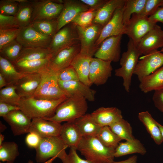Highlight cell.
<instances>
[{
	"instance_id": "cell-5",
	"label": "cell",
	"mask_w": 163,
	"mask_h": 163,
	"mask_svg": "<svg viewBox=\"0 0 163 163\" xmlns=\"http://www.w3.org/2000/svg\"><path fill=\"white\" fill-rule=\"evenodd\" d=\"M40 73L41 82L33 97L39 99L53 100L69 96L59 86L58 72L48 68Z\"/></svg>"
},
{
	"instance_id": "cell-8",
	"label": "cell",
	"mask_w": 163,
	"mask_h": 163,
	"mask_svg": "<svg viewBox=\"0 0 163 163\" xmlns=\"http://www.w3.org/2000/svg\"><path fill=\"white\" fill-rule=\"evenodd\" d=\"M31 2L33 8L31 22L36 21L57 19L64 6L62 0H34Z\"/></svg>"
},
{
	"instance_id": "cell-58",
	"label": "cell",
	"mask_w": 163,
	"mask_h": 163,
	"mask_svg": "<svg viewBox=\"0 0 163 163\" xmlns=\"http://www.w3.org/2000/svg\"><path fill=\"white\" fill-rule=\"evenodd\" d=\"M157 124L160 130L163 139V126L157 122Z\"/></svg>"
},
{
	"instance_id": "cell-3",
	"label": "cell",
	"mask_w": 163,
	"mask_h": 163,
	"mask_svg": "<svg viewBox=\"0 0 163 163\" xmlns=\"http://www.w3.org/2000/svg\"><path fill=\"white\" fill-rule=\"evenodd\" d=\"M68 97L66 96L53 100L39 99L33 97L21 98L18 106L31 119L37 118H49L54 115L57 107Z\"/></svg>"
},
{
	"instance_id": "cell-52",
	"label": "cell",
	"mask_w": 163,
	"mask_h": 163,
	"mask_svg": "<svg viewBox=\"0 0 163 163\" xmlns=\"http://www.w3.org/2000/svg\"><path fill=\"white\" fill-rule=\"evenodd\" d=\"M20 110L18 106L0 101V116L3 117L10 112Z\"/></svg>"
},
{
	"instance_id": "cell-39",
	"label": "cell",
	"mask_w": 163,
	"mask_h": 163,
	"mask_svg": "<svg viewBox=\"0 0 163 163\" xmlns=\"http://www.w3.org/2000/svg\"><path fill=\"white\" fill-rule=\"evenodd\" d=\"M30 25L41 34L51 37L57 32V19L36 21Z\"/></svg>"
},
{
	"instance_id": "cell-48",
	"label": "cell",
	"mask_w": 163,
	"mask_h": 163,
	"mask_svg": "<svg viewBox=\"0 0 163 163\" xmlns=\"http://www.w3.org/2000/svg\"><path fill=\"white\" fill-rule=\"evenodd\" d=\"M76 149L70 148L69 152L62 161V163H93L86 159L81 158L78 155Z\"/></svg>"
},
{
	"instance_id": "cell-45",
	"label": "cell",
	"mask_w": 163,
	"mask_h": 163,
	"mask_svg": "<svg viewBox=\"0 0 163 163\" xmlns=\"http://www.w3.org/2000/svg\"><path fill=\"white\" fill-rule=\"evenodd\" d=\"M163 5V0H147L142 11L138 15L142 17H149L160 6Z\"/></svg>"
},
{
	"instance_id": "cell-19",
	"label": "cell",
	"mask_w": 163,
	"mask_h": 163,
	"mask_svg": "<svg viewBox=\"0 0 163 163\" xmlns=\"http://www.w3.org/2000/svg\"><path fill=\"white\" fill-rule=\"evenodd\" d=\"M3 118L10 126L14 135L29 133L31 119L20 110L11 111Z\"/></svg>"
},
{
	"instance_id": "cell-36",
	"label": "cell",
	"mask_w": 163,
	"mask_h": 163,
	"mask_svg": "<svg viewBox=\"0 0 163 163\" xmlns=\"http://www.w3.org/2000/svg\"><path fill=\"white\" fill-rule=\"evenodd\" d=\"M109 126L121 140L130 141L135 139L133 135L132 129L130 124L123 118L112 123Z\"/></svg>"
},
{
	"instance_id": "cell-61",
	"label": "cell",
	"mask_w": 163,
	"mask_h": 163,
	"mask_svg": "<svg viewBox=\"0 0 163 163\" xmlns=\"http://www.w3.org/2000/svg\"><path fill=\"white\" fill-rule=\"evenodd\" d=\"M161 53H163V47L161 48V50L160 51Z\"/></svg>"
},
{
	"instance_id": "cell-50",
	"label": "cell",
	"mask_w": 163,
	"mask_h": 163,
	"mask_svg": "<svg viewBox=\"0 0 163 163\" xmlns=\"http://www.w3.org/2000/svg\"><path fill=\"white\" fill-rule=\"evenodd\" d=\"M152 100L155 107L162 112L163 110V88L155 91Z\"/></svg>"
},
{
	"instance_id": "cell-42",
	"label": "cell",
	"mask_w": 163,
	"mask_h": 163,
	"mask_svg": "<svg viewBox=\"0 0 163 163\" xmlns=\"http://www.w3.org/2000/svg\"><path fill=\"white\" fill-rule=\"evenodd\" d=\"M98 10L89 9L79 13L71 23L75 26L84 27L89 26L93 23Z\"/></svg>"
},
{
	"instance_id": "cell-34",
	"label": "cell",
	"mask_w": 163,
	"mask_h": 163,
	"mask_svg": "<svg viewBox=\"0 0 163 163\" xmlns=\"http://www.w3.org/2000/svg\"><path fill=\"white\" fill-rule=\"evenodd\" d=\"M50 57H53V55L48 48L23 47L15 62L39 60Z\"/></svg>"
},
{
	"instance_id": "cell-41",
	"label": "cell",
	"mask_w": 163,
	"mask_h": 163,
	"mask_svg": "<svg viewBox=\"0 0 163 163\" xmlns=\"http://www.w3.org/2000/svg\"><path fill=\"white\" fill-rule=\"evenodd\" d=\"M21 98L14 85H9L0 89V101L18 106Z\"/></svg>"
},
{
	"instance_id": "cell-49",
	"label": "cell",
	"mask_w": 163,
	"mask_h": 163,
	"mask_svg": "<svg viewBox=\"0 0 163 163\" xmlns=\"http://www.w3.org/2000/svg\"><path fill=\"white\" fill-rule=\"evenodd\" d=\"M41 139L37 134L33 132H29L26 136L25 142L29 147L35 149L40 144Z\"/></svg>"
},
{
	"instance_id": "cell-12",
	"label": "cell",
	"mask_w": 163,
	"mask_h": 163,
	"mask_svg": "<svg viewBox=\"0 0 163 163\" xmlns=\"http://www.w3.org/2000/svg\"><path fill=\"white\" fill-rule=\"evenodd\" d=\"M52 38L41 34L29 25L21 28L16 40L24 48L48 49Z\"/></svg>"
},
{
	"instance_id": "cell-16",
	"label": "cell",
	"mask_w": 163,
	"mask_h": 163,
	"mask_svg": "<svg viewBox=\"0 0 163 163\" xmlns=\"http://www.w3.org/2000/svg\"><path fill=\"white\" fill-rule=\"evenodd\" d=\"M63 9L57 19V32L70 23L79 13L89 9L80 1L63 0Z\"/></svg>"
},
{
	"instance_id": "cell-35",
	"label": "cell",
	"mask_w": 163,
	"mask_h": 163,
	"mask_svg": "<svg viewBox=\"0 0 163 163\" xmlns=\"http://www.w3.org/2000/svg\"><path fill=\"white\" fill-rule=\"evenodd\" d=\"M147 0H126L123 14V20L125 27L134 14H139L142 11Z\"/></svg>"
},
{
	"instance_id": "cell-23",
	"label": "cell",
	"mask_w": 163,
	"mask_h": 163,
	"mask_svg": "<svg viewBox=\"0 0 163 163\" xmlns=\"http://www.w3.org/2000/svg\"><path fill=\"white\" fill-rule=\"evenodd\" d=\"M92 120L101 127L108 126L123 118L121 111L116 107H100L89 114Z\"/></svg>"
},
{
	"instance_id": "cell-29",
	"label": "cell",
	"mask_w": 163,
	"mask_h": 163,
	"mask_svg": "<svg viewBox=\"0 0 163 163\" xmlns=\"http://www.w3.org/2000/svg\"><path fill=\"white\" fill-rule=\"evenodd\" d=\"M138 117L155 142L158 145L161 144L163 142V139L157 121L147 111L139 113Z\"/></svg>"
},
{
	"instance_id": "cell-38",
	"label": "cell",
	"mask_w": 163,
	"mask_h": 163,
	"mask_svg": "<svg viewBox=\"0 0 163 163\" xmlns=\"http://www.w3.org/2000/svg\"><path fill=\"white\" fill-rule=\"evenodd\" d=\"M19 154L18 145L14 142H5L0 145L1 162L14 163Z\"/></svg>"
},
{
	"instance_id": "cell-47",
	"label": "cell",
	"mask_w": 163,
	"mask_h": 163,
	"mask_svg": "<svg viewBox=\"0 0 163 163\" xmlns=\"http://www.w3.org/2000/svg\"><path fill=\"white\" fill-rule=\"evenodd\" d=\"M19 28H20L14 16L5 15L0 14V29Z\"/></svg>"
},
{
	"instance_id": "cell-43",
	"label": "cell",
	"mask_w": 163,
	"mask_h": 163,
	"mask_svg": "<svg viewBox=\"0 0 163 163\" xmlns=\"http://www.w3.org/2000/svg\"><path fill=\"white\" fill-rule=\"evenodd\" d=\"M18 0H2L0 1V14L15 16L19 7Z\"/></svg>"
},
{
	"instance_id": "cell-18",
	"label": "cell",
	"mask_w": 163,
	"mask_h": 163,
	"mask_svg": "<svg viewBox=\"0 0 163 163\" xmlns=\"http://www.w3.org/2000/svg\"><path fill=\"white\" fill-rule=\"evenodd\" d=\"M141 55L147 54L150 52L163 47V30L156 24L140 40L137 45Z\"/></svg>"
},
{
	"instance_id": "cell-51",
	"label": "cell",
	"mask_w": 163,
	"mask_h": 163,
	"mask_svg": "<svg viewBox=\"0 0 163 163\" xmlns=\"http://www.w3.org/2000/svg\"><path fill=\"white\" fill-rule=\"evenodd\" d=\"M107 0H80L83 3L87 5L89 9L98 10L107 1Z\"/></svg>"
},
{
	"instance_id": "cell-31",
	"label": "cell",
	"mask_w": 163,
	"mask_h": 163,
	"mask_svg": "<svg viewBox=\"0 0 163 163\" xmlns=\"http://www.w3.org/2000/svg\"><path fill=\"white\" fill-rule=\"evenodd\" d=\"M74 122L83 137H96L101 127L92 120L88 113L85 114Z\"/></svg>"
},
{
	"instance_id": "cell-10",
	"label": "cell",
	"mask_w": 163,
	"mask_h": 163,
	"mask_svg": "<svg viewBox=\"0 0 163 163\" xmlns=\"http://www.w3.org/2000/svg\"><path fill=\"white\" fill-rule=\"evenodd\" d=\"M156 24L151 21L149 17L134 14L125 27L124 34L127 35L137 46L142 38Z\"/></svg>"
},
{
	"instance_id": "cell-54",
	"label": "cell",
	"mask_w": 163,
	"mask_h": 163,
	"mask_svg": "<svg viewBox=\"0 0 163 163\" xmlns=\"http://www.w3.org/2000/svg\"><path fill=\"white\" fill-rule=\"evenodd\" d=\"M137 160V156L136 155H134L124 160L113 161L112 163H136Z\"/></svg>"
},
{
	"instance_id": "cell-11",
	"label": "cell",
	"mask_w": 163,
	"mask_h": 163,
	"mask_svg": "<svg viewBox=\"0 0 163 163\" xmlns=\"http://www.w3.org/2000/svg\"><path fill=\"white\" fill-rule=\"evenodd\" d=\"M163 65V53L154 50L141 57L139 60L133 74L140 82L145 77L153 73Z\"/></svg>"
},
{
	"instance_id": "cell-20",
	"label": "cell",
	"mask_w": 163,
	"mask_h": 163,
	"mask_svg": "<svg viewBox=\"0 0 163 163\" xmlns=\"http://www.w3.org/2000/svg\"><path fill=\"white\" fill-rule=\"evenodd\" d=\"M62 125L61 123L37 118L32 119L29 132H33L41 138L60 136Z\"/></svg>"
},
{
	"instance_id": "cell-4",
	"label": "cell",
	"mask_w": 163,
	"mask_h": 163,
	"mask_svg": "<svg viewBox=\"0 0 163 163\" xmlns=\"http://www.w3.org/2000/svg\"><path fill=\"white\" fill-rule=\"evenodd\" d=\"M141 55L137 46L129 39L127 50L123 53L120 60L121 67L115 70V75L123 78V85L127 92H129L132 77Z\"/></svg>"
},
{
	"instance_id": "cell-15",
	"label": "cell",
	"mask_w": 163,
	"mask_h": 163,
	"mask_svg": "<svg viewBox=\"0 0 163 163\" xmlns=\"http://www.w3.org/2000/svg\"><path fill=\"white\" fill-rule=\"evenodd\" d=\"M124 6L116 10L110 21L103 27L97 41V47L107 38L124 34L125 26L123 20Z\"/></svg>"
},
{
	"instance_id": "cell-26",
	"label": "cell",
	"mask_w": 163,
	"mask_h": 163,
	"mask_svg": "<svg viewBox=\"0 0 163 163\" xmlns=\"http://www.w3.org/2000/svg\"><path fill=\"white\" fill-rule=\"evenodd\" d=\"M52 57L37 60L20 61L12 64L18 71L23 74L40 73L49 68Z\"/></svg>"
},
{
	"instance_id": "cell-1",
	"label": "cell",
	"mask_w": 163,
	"mask_h": 163,
	"mask_svg": "<svg viewBox=\"0 0 163 163\" xmlns=\"http://www.w3.org/2000/svg\"><path fill=\"white\" fill-rule=\"evenodd\" d=\"M77 150L93 163H112L115 149L107 148L94 136L83 137Z\"/></svg>"
},
{
	"instance_id": "cell-2",
	"label": "cell",
	"mask_w": 163,
	"mask_h": 163,
	"mask_svg": "<svg viewBox=\"0 0 163 163\" xmlns=\"http://www.w3.org/2000/svg\"><path fill=\"white\" fill-rule=\"evenodd\" d=\"M88 108L85 98L79 95H71L59 105L53 116L43 119L60 123L72 121L86 114Z\"/></svg>"
},
{
	"instance_id": "cell-53",
	"label": "cell",
	"mask_w": 163,
	"mask_h": 163,
	"mask_svg": "<svg viewBox=\"0 0 163 163\" xmlns=\"http://www.w3.org/2000/svg\"><path fill=\"white\" fill-rule=\"evenodd\" d=\"M149 18L151 21L156 24L159 22L163 24V5L159 7Z\"/></svg>"
},
{
	"instance_id": "cell-40",
	"label": "cell",
	"mask_w": 163,
	"mask_h": 163,
	"mask_svg": "<svg viewBox=\"0 0 163 163\" xmlns=\"http://www.w3.org/2000/svg\"><path fill=\"white\" fill-rule=\"evenodd\" d=\"M23 48L16 40H15L0 49V56L13 63L17 60Z\"/></svg>"
},
{
	"instance_id": "cell-7",
	"label": "cell",
	"mask_w": 163,
	"mask_h": 163,
	"mask_svg": "<svg viewBox=\"0 0 163 163\" xmlns=\"http://www.w3.org/2000/svg\"><path fill=\"white\" fill-rule=\"evenodd\" d=\"M75 26L80 45V53L93 57L98 48L96 42L103 27L94 23L84 27Z\"/></svg>"
},
{
	"instance_id": "cell-32",
	"label": "cell",
	"mask_w": 163,
	"mask_h": 163,
	"mask_svg": "<svg viewBox=\"0 0 163 163\" xmlns=\"http://www.w3.org/2000/svg\"><path fill=\"white\" fill-rule=\"evenodd\" d=\"M18 0L19 7L14 16L19 27L21 28L30 25L31 23L33 8L31 1Z\"/></svg>"
},
{
	"instance_id": "cell-60",
	"label": "cell",
	"mask_w": 163,
	"mask_h": 163,
	"mask_svg": "<svg viewBox=\"0 0 163 163\" xmlns=\"http://www.w3.org/2000/svg\"><path fill=\"white\" fill-rule=\"evenodd\" d=\"M0 163H13V162H6L5 163H4L3 162H0Z\"/></svg>"
},
{
	"instance_id": "cell-37",
	"label": "cell",
	"mask_w": 163,
	"mask_h": 163,
	"mask_svg": "<svg viewBox=\"0 0 163 163\" xmlns=\"http://www.w3.org/2000/svg\"><path fill=\"white\" fill-rule=\"evenodd\" d=\"M96 137L105 146L114 149L122 140L108 126L101 127Z\"/></svg>"
},
{
	"instance_id": "cell-6",
	"label": "cell",
	"mask_w": 163,
	"mask_h": 163,
	"mask_svg": "<svg viewBox=\"0 0 163 163\" xmlns=\"http://www.w3.org/2000/svg\"><path fill=\"white\" fill-rule=\"evenodd\" d=\"M68 147L59 136L42 138L35 149L36 161L42 163L56 156L62 161L67 155L65 150Z\"/></svg>"
},
{
	"instance_id": "cell-28",
	"label": "cell",
	"mask_w": 163,
	"mask_h": 163,
	"mask_svg": "<svg viewBox=\"0 0 163 163\" xmlns=\"http://www.w3.org/2000/svg\"><path fill=\"white\" fill-rule=\"evenodd\" d=\"M139 87L144 93L163 88V66L144 78L140 82Z\"/></svg>"
},
{
	"instance_id": "cell-17",
	"label": "cell",
	"mask_w": 163,
	"mask_h": 163,
	"mask_svg": "<svg viewBox=\"0 0 163 163\" xmlns=\"http://www.w3.org/2000/svg\"><path fill=\"white\" fill-rule=\"evenodd\" d=\"M80 51V43L62 50L51 58L49 68L56 72H59L71 66Z\"/></svg>"
},
{
	"instance_id": "cell-62",
	"label": "cell",
	"mask_w": 163,
	"mask_h": 163,
	"mask_svg": "<svg viewBox=\"0 0 163 163\" xmlns=\"http://www.w3.org/2000/svg\"><path fill=\"white\" fill-rule=\"evenodd\" d=\"M162 112H163V110L162 111Z\"/></svg>"
},
{
	"instance_id": "cell-9",
	"label": "cell",
	"mask_w": 163,
	"mask_h": 163,
	"mask_svg": "<svg viewBox=\"0 0 163 163\" xmlns=\"http://www.w3.org/2000/svg\"><path fill=\"white\" fill-rule=\"evenodd\" d=\"M79 43L76 26L70 23L54 34L52 38L48 49L53 57L62 50Z\"/></svg>"
},
{
	"instance_id": "cell-57",
	"label": "cell",
	"mask_w": 163,
	"mask_h": 163,
	"mask_svg": "<svg viewBox=\"0 0 163 163\" xmlns=\"http://www.w3.org/2000/svg\"><path fill=\"white\" fill-rule=\"evenodd\" d=\"M7 128L6 126L5 125L3 124L2 121L0 122V133L4 131Z\"/></svg>"
},
{
	"instance_id": "cell-22",
	"label": "cell",
	"mask_w": 163,
	"mask_h": 163,
	"mask_svg": "<svg viewBox=\"0 0 163 163\" xmlns=\"http://www.w3.org/2000/svg\"><path fill=\"white\" fill-rule=\"evenodd\" d=\"M58 82L60 88L69 96L77 95L90 101H94L96 91L80 81L63 82L58 80Z\"/></svg>"
},
{
	"instance_id": "cell-33",
	"label": "cell",
	"mask_w": 163,
	"mask_h": 163,
	"mask_svg": "<svg viewBox=\"0 0 163 163\" xmlns=\"http://www.w3.org/2000/svg\"><path fill=\"white\" fill-rule=\"evenodd\" d=\"M0 74L9 85H14L25 74L19 72L9 61L0 56Z\"/></svg>"
},
{
	"instance_id": "cell-14",
	"label": "cell",
	"mask_w": 163,
	"mask_h": 163,
	"mask_svg": "<svg viewBox=\"0 0 163 163\" xmlns=\"http://www.w3.org/2000/svg\"><path fill=\"white\" fill-rule=\"evenodd\" d=\"M111 62L92 57L89 74L91 83L99 86L105 84L111 76L113 68Z\"/></svg>"
},
{
	"instance_id": "cell-21",
	"label": "cell",
	"mask_w": 163,
	"mask_h": 163,
	"mask_svg": "<svg viewBox=\"0 0 163 163\" xmlns=\"http://www.w3.org/2000/svg\"><path fill=\"white\" fill-rule=\"evenodd\" d=\"M41 80V73L25 74L14 85L21 98L32 97Z\"/></svg>"
},
{
	"instance_id": "cell-25",
	"label": "cell",
	"mask_w": 163,
	"mask_h": 163,
	"mask_svg": "<svg viewBox=\"0 0 163 163\" xmlns=\"http://www.w3.org/2000/svg\"><path fill=\"white\" fill-rule=\"evenodd\" d=\"M59 136L68 147L76 149L83 137L74 121L62 125Z\"/></svg>"
},
{
	"instance_id": "cell-24",
	"label": "cell",
	"mask_w": 163,
	"mask_h": 163,
	"mask_svg": "<svg viewBox=\"0 0 163 163\" xmlns=\"http://www.w3.org/2000/svg\"><path fill=\"white\" fill-rule=\"evenodd\" d=\"M126 0H109L97 11L93 23L103 27L110 20L116 10L123 6Z\"/></svg>"
},
{
	"instance_id": "cell-46",
	"label": "cell",
	"mask_w": 163,
	"mask_h": 163,
	"mask_svg": "<svg viewBox=\"0 0 163 163\" xmlns=\"http://www.w3.org/2000/svg\"><path fill=\"white\" fill-rule=\"evenodd\" d=\"M58 78L63 82L79 81L77 72L71 66L59 72Z\"/></svg>"
},
{
	"instance_id": "cell-27",
	"label": "cell",
	"mask_w": 163,
	"mask_h": 163,
	"mask_svg": "<svg viewBox=\"0 0 163 163\" xmlns=\"http://www.w3.org/2000/svg\"><path fill=\"white\" fill-rule=\"evenodd\" d=\"M92 58L79 53L71 65L77 72L79 81L89 87L92 85L89 79L90 62Z\"/></svg>"
},
{
	"instance_id": "cell-44",
	"label": "cell",
	"mask_w": 163,
	"mask_h": 163,
	"mask_svg": "<svg viewBox=\"0 0 163 163\" xmlns=\"http://www.w3.org/2000/svg\"><path fill=\"white\" fill-rule=\"evenodd\" d=\"M21 28L0 29V49L16 40Z\"/></svg>"
},
{
	"instance_id": "cell-13",
	"label": "cell",
	"mask_w": 163,
	"mask_h": 163,
	"mask_svg": "<svg viewBox=\"0 0 163 163\" xmlns=\"http://www.w3.org/2000/svg\"><path fill=\"white\" fill-rule=\"evenodd\" d=\"M123 35L107 38L100 44L94 57L105 61L117 62L120 59L121 43Z\"/></svg>"
},
{
	"instance_id": "cell-59",
	"label": "cell",
	"mask_w": 163,
	"mask_h": 163,
	"mask_svg": "<svg viewBox=\"0 0 163 163\" xmlns=\"http://www.w3.org/2000/svg\"><path fill=\"white\" fill-rule=\"evenodd\" d=\"M4 136L1 133H0V145L3 142V141L4 139Z\"/></svg>"
},
{
	"instance_id": "cell-56",
	"label": "cell",
	"mask_w": 163,
	"mask_h": 163,
	"mask_svg": "<svg viewBox=\"0 0 163 163\" xmlns=\"http://www.w3.org/2000/svg\"><path fill=\"white\" fill-rule=\"evenodd\" d=\"M57 158V156H56L53 157L50 159H49L46 161L42 163H52ZM27 163H34V162L31 160H29Z\"/></svg>"
},
{
	"instance_id": "cell-55",
	"label": "cell",
	"mask_w": 163,
	"mask_h": 163,
	"mask_svg": "<svg viewBox=\"0 0 163 163\" xmlns=\"http://www.w3.org/2000/svg\"><path fill=\"white\" fill-rule=\"evenodd\" d=\"M9 85L4 78L0 74V88L2 89Z\"/></svg>"
},
{
	"instance_id": "cell-30",
	"label": "cell",
	"mask_w": 163,
	"mask_h": 163,
	"mask_svg": "<svg viewBox=\"0 0 163 163\" xmlns=\"http://www.w3.org/2000/svg\"><path fill=\"white\" fill-rule=\"evenodd\" d=\"M146 152V150L142 143L135 138L132 140L120 142L115 149L114 155L115 157H119L135 153L143 155Z\"/></svg>"
}]
</instances>
